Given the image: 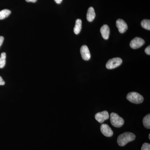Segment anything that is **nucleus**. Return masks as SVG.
Masks as SVG:
<instances>
[{
    "label": "nucleus",
    "instance_id": "14",
    "mask_svg": "<svg viewBox=\"0 0 150 150\" xmlns=\"http://www.w3.org/2000/svg\"><path fill=\"white\" fill-rule=\"evenodd\" d=\"M11 13V11L8 9H4L0 11V20H3L8 17Z\"/></svg>",
    "mask_w": 150,
    "mask_h": 150
},
{
    "label": "nucleus",
    "instance_id": "3",
    "mask_svg": "<svg viewBox=\"0 0 150 150\" xmlns=\"http://www.w3.org/2000/svg\"><path fill=\"white\" fill-rule=\"evenodd\" d=\"M110 121L112 126L116 128L122 127L124 123V119L115 112L110 114Z\"/></svg>",
    "mask_w": 150,
    "mask_h": 150
},
{
    "label": "nucleus",
    "instance_id": "4",
    "mask_svg": "<svg viewBox=\"0 0 150 150\" xmlns=\"http://www.w3.org/2000/svg\"><path fill=\"white\" fill-rule=\"evenodd\" d=\"M122 59L120 58H115L108 60L106 63V67L108 69H115L120 66L122 64Z\"/></svg>",
    "mask_w": 150,
    "mask_h": 150
},
{
    "label": "nucleus",
    "instance_id": "6",
    "mask_svg": "<svg viewBox=\"0 0 150 150\" xmlns=\"http://www.w3.org/2000/svg\"><path fill=\"white\" fill-rule=\"evenodd\" d=\"M95 118L97 121L100 123H102L109 118V113L106 110L98 112L95 115Z\"/></svg>",
    "mask_w": 150,
    "mask_h": 150
},
{
    "label": "nucleus",
    "instance_id": "15",
    "mask_svg": "<svg viewBox=\"0 0 150 150\" xmlns=\"http://www.w3.org/2000/svg\"><path fill=\"white\" fill-rule=\"evenodd\" d=\"M6 53L3 52L1 55L0 57V69H2L5 67L6 63Z\"/></svg>",
    "mask_w": 150,
    "mask_h": 150
},
{
    "label": "nucleus",
    "instance_id": "22",
    "mask_svg": "<svg viewBox=\"0 0 150 150\" xmlns=\"http://www.w3.org/2000/svg\"><path fill=\"white\" fill-rule=\"evenodd\" d=\"M56 2V3L58 4H60L62 2L63 0H54Z\"/></svg>",
    "mask_w": 150,
    "mask_h": 150
},
{
    "label": "nucleus",
    "instance_id": "10",
    "mask_svg": "<svg viewBox=\"0 0 150 150\" xmlns=\"http://www.w3.org/2000/svg\"><path fill=\"white\" fill-rule=\"evenodd\" d=\"M101 35L104 39L107 40L109 38L110 34V28L107 25H104L100 28Z\"/></svg>",
    "mask_w": 150,
    "mask_h": 150
},
{
    "label": "nucleus",
    "instance_id": "12",
    "mask_svg": "<svg viewBox=\"0 0 150 150\" xmlns=\"http://www.w3.org/2000/svg\"><path fill=\"white\" fill-rule=\"evenodd\" d=\"M82 28V21L80 19H78L76 21L74 32L75 34L78 35L80 33Z\"/></svg>",
    "mask_w": 150,
    "mask_h": 150
},
{
    "label": "nucleus",
    "instance_id": "2",
    "mask_svg": "<svg viewBox=\"0 0 150 150\" xmlns=\"http://www.w3.org/2000/svg\"><path fill=\"white\" fill-rule=\"evenodd\" d=\"M126 98L130 102L135 104H140L144 100L143 96L139 93L135 92L129 93L127 94Z\"/></svg>",
    "mask_w": 150,
    "mask_h": 150
},
{
    "label": "nucleus",
    "instance_id": "13",
    "mask_svg": "<svg viewBox=\"0 0 150 150\" xmlns=\"http://www.w3.org/2000/svg\"><path fill=\"white\" fill-rule=\"evenodd\" d=\"M143 124L145 128L150 129V114H149L145 116L143 118Z\"/></svg>",
    "mask_w": 150,
    "mask_h": 150
},
{
    "label": "nucleus",
    "instance_id": "20",
    "mask_svg": "<svg viewBox=\"0 0 150 150\" xmlns=\"http://www.w3.org/2000/svg\"><path fill=\"white\" fill-rule=\"evenodd\" d=\"M4 40V37L2 36H0V47L2 45Z\"/></svg>",
    "mask_w": 150,
    "mask_h": 150
},
{
    "label": "nucleus",
    "instance_id": "1",
    "mask_svg": "<svg viewBox=\"0 0 150 150\" xmlns=\"http://www.w3.org/2000/svg\"><path fill=\"white\" fill-rule=\"evenodd\" d=\"M136 139L135 134L131 132H125L118 136L117 139L118 145L124 146L129 142L134 141Z\"/></svg>",
    "mask_w": 150,
    "mask_h": 150
},
{
    "label": "nucleus",
    "instance_id": "17",
    "mask_svg": "<svg viewBox=\"0 0 150 150\" xmlns=\"http://www.w3.org/2000/svg\"><path fill=\"white\" fill-rule=\"evenodd\" d=\"M141 150H150V144L148 143H145L142 145Z\"/></svg>",
    "mask_w": 150,
    "mask_h": 150
},
{
    "label": "nucleus",
    "instance_id": "23",
    "mask_svg": "<svg viewBox=\"0 0 150 150\" xmlns=\"http://www.w3.org/2000/svg\"><path fill=\"white\" fill-rule=\"evenodd\" d=\"M149 139H150V134H149Z\"/></svg>",
    "mask_w": 150,
    "mask_h": 150
},
{
    "label": "nucleus",
    "instance_id": "8",
    "mask_svg": "<svg viewBox=\"0 0 150 150\" xmlns=\"http://www.w3.org/2000/svg\"><path fill=\"white\" fill-rule=\"evenodd\" d=\"M116 25L118 31L120 33H123L128 29V25L126 22L121 19H118L116 22Z\"/></svg>",
    "mask_w": 150,
    "mask_h": 150
},
{
    "label": "nucleus",
    "instance_id": "18",
    "mask_svg": "<svg viewBox=\"0 0 150 150\" xmlns=\"http://www.w3.org/2000/svg\"><path fill=\"white\" fill-rule=\"evenodd\" d=\"M150 46H149L145 49V52L148 55H150Z\"/></svg>",
    "mask_w": 150,
    "mask_h": 150
},
{
    "label": "nucleus",
    "instance_id": "19",
    "mask_svg": "<svg viewBox=\"0 0 150 150\" xmlns=\"http://www.w3.org/2000/svg\"><path fill=\"white\" fill-rule=\"evenodd\" d=\"M5 83L3 79L0 76V85L3 86L5 84Z\"/></svg>",
    "mask_w": 150,
    "mask_h": 150
},
{
    "label": "nucleus",
    "instance_id": "9",
    "mask_svg": "<svg viewBox=\"0 0 150 150\" xmlns=\"http://www.w3.org/2000/svg\"><path fill=\"white\" fill-rule=\"evenodd\" d=\"M82 58L84 60L88 61L91 59V55L88 47L86 45L82 46L80 50Z\"/></svg>",
    "mask_w": 150,
    "mask_h": 150
},
{
    "label": "nucleus",
    "instance_id": "21",
    "mask_svg": "<svg viewBox=\"0 0 150 150\" xmlns=\"http://www.w3.org/2000/svg\"><path fill=\"white\" fill-rule=\"evenodd\" d=\"M28 2L35 3L37 1V0H25Z\"/></svg>",
    "mask_w": 150,
    "mask_h": 150
},
{
    "label": "nucleus",
    "instance_id": "5",
    "mask_svg": "<svg viewBox=\"0 0 150 150\" xmlns=\"http://www.w3.org/2000/svg\"><path fill=\"white\" fill-rule=\"evenodd\" d=\"M145 41L141 38L136 37L131 40L130 43V47L133 49H136L140 48L144 44Z\"/></svg>",
    "mask_w": 150,
    "mask_h": 150
},
{
    "label": "nucleus",
    "instance_id": "16",
    "mask_svg": "<svg viewBox=\"0 0 150 150\" xmlns=\"http://www.w3.org/2000/svg\"><path fill=\"white\" fill-rule=\"evenodd\" d=\"M141 25L143 28L150 30V20L144 19L141 22Z\"/></svg>",
    "mask_w": 150,
    "mask_h": 150
},
{
    "label": "nucleus",
    "instance_id": "11",
    "mask_svg": "<svg viewBox=\"0 0 150 150\" xmlns=\"http://www.w3.org/2000/svg\"><path fill=\"white\" fill-rule=\"evenodd\" d=\"M96 16V13L94 9L92 7H91L88 9L87 13L86 18L88 21L92 22L93 21Z\"/></svg>",
    "mask_w": 150,
    "mask_h": 150
},
{
    "label": "nucleus",
    "instance_id": "7",
    "mask_svg": "<svg viewBox=\"0 0 150 150\" xmlns=\"http://www.w3.org/2000/svg\"><path fill=\"white\" fill-rule=\"evenodd\" d=\"M100 131L102 134L106 137H110L113 135V131L107 124H102L100 126Z\"/></svg>",
    "mask_w": 150,
    "mask_h": 150
}]
</instances>
